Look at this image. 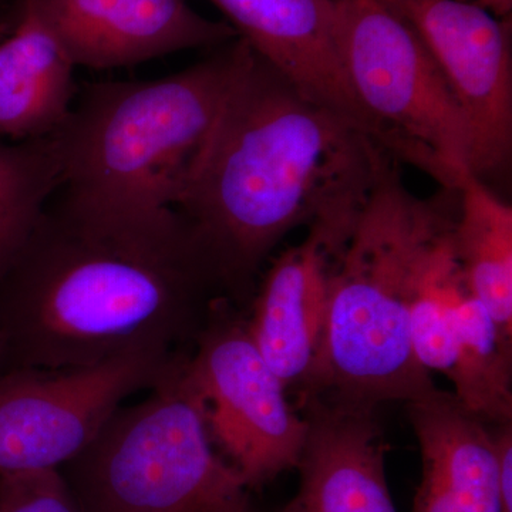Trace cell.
I'll list each match as a JSON object with an SVG mask.
<instances>
[{"instance_id": "obj_1", "label": "cell", "mask_w": 512, "mask_h": 512, "mask_svg": "<svg viewBox=\"0 0 512 512\" xmlns=\"http://www.w3.org/2000/svg\"><path fill=\"white\" fill-rule=\"evenodd\" d=\"M220 296L177 211L110 214L53 195L0 276L8 370L94 366L138 346L183 350Z\"/></svg>"}, {"instance_id": "obj_2", "label": "cell", "mask_w": 512, "mask_h": 512, "mask_svg": "<svg viewBox=\"0 0 512 512\" xmlns=\"http://www.w3.org/2000/svg\"><path fill=\"white\" fill-rule=\"evenodd\" d=\"M386 157L249 46L175 211L239 306L289 232L355 217Z\"/></svg>"}, {"instance_id": "obj_3", "label": "cell", "mask_w": 512, "mask_h": 512, "mask_svg": "<svg viewBox=\"0 0 512 512\" xmlns=\"http://www.w3.org/2000/svg\"><path fill=\"white\" fill-rule=\"evenodd\" d=\"M248 52L238 36L171 76L84 84L52 134L56 197L110 214L175 211Z\"/></svg>"}, {"instance_id": "obj_4", "label": "cell", "mask_w": 512, "mask_h": 512, "mask_svg": "<svg viewBox=\"0 0 512 512\" xmlns=\"http://www.w3.org/2000/svg\"><path fill=\"white\" fill-rule=\"evenodd\" d=\"M457 210V190L421 200L384 158L333 269L325 375L313 396L379 409L436 387L414 356L410 308L421 259Z\"/></svg>"}, {"instance_id": "obj_5", "label": "cell", "mask_w": 512, "mask_h": 512, "mask_svg": "<svg viewBox=\"0 0 512 512\" xmlns=\"http://www.w3.org/2000/svg\"><path fill=\"white\" fill-rule=\"evenodd\" d=\"M187 357L178 353L146 399L121 406L60 468L82 512H255L215 450Z\"/></svg>"}, {"instance_id": "obj_6", "label": "cell", "mask_w": 512, "mask_h": 512, "mask_svg": "<svg viewBox=\"0 0 512 512\" xmlns=\"http://www.w3.org/2000/svg\"><path fill=\"white\" fill-rule=\"evenodd\" d=\"M335 5L340 57L377 146L457 190L473 173L470 131L416 30L389 0Z\"/></svg>"}, {"instance_id": "obj_7", "label": "cell", "mask_w": 512, "mask_h": 512, "mask_svg": "<svg viewBox=\"0 0 512 512\" xmlns=\"http://www.w3.org/2000/svg\"><path fill=\"white\" fill-rule=\"evenodd\" d=\"M187 367L215 446L248 488L296 468L306 420L256 348L247 316L227 296L212 302Z\"/></svg>"}, {"instance_id": "obj_8", "label": "cell", "mask_w": 512, "mask_h": 512, "mask_svg": "<svg viewBox=\"0 0 512 512\" xmlns=\"http://www.w3.org/2000/svg\"><path fill=\"white\" fill-rule=\"evenodd\" d=\"M183 350L138 346L99 365L0 376V476L60 470L134 393L157 386Z\"/></svg>"}, {"instance_id": "obj_9", "label": "cell", "mask_w": 512, "mask_h": 512, "mask_svg": "<svg viewBox=\"0 0 512 512\" xmlns=\"http://www.w3.org/2000/svg\"><path fill=\"white\" fill-rule=\"evenodd\" d=\"M416 30L466 117L471 171L504 170L512 148L510 19L466 0H389Z\"/></svg>"}, {"instance_id": "obj_10", "label": "cell", "mask_w": 512, "mask_h": 512, "mask_svg": "<svg viewBox=\"0 0 512 512\" xmlns=\"http://www.w3.org/2000/svg\"><path fill=\"white\" fill-rule=\"evenodd\" d=\"M355 222L312 224L305 241L275 259L251 301L256 348L299 399L318 393L325 375L333 269Z\"/></svg>"}, {"instance_id": "obj_11", "label": "cell", "mask_w": 512, "mask_h": 512, "mask_svg": "<svg viewBox=\"0 0 512 512\" xmlns=\"http://www.w3.org/2000/svg\"><path fill=\"white\" fill-rule=\"evenodd\" d=\"M74 66L120 69L237 39L185 0H25Z\"/></svg>"}, {"instance_id": "obj_12", "label": "cell", "mask_w": 512, "mask_h": 512, "mask_svg": "<svg viewBox=\"0 0 512 512\" xmlns=\"http://www.w3.org/2000/svg\"><path fill=\"white\" fill-rule=\"evenodd\" d=\"M306 420L299 487L281 512H397L376 407L325 394L298 400Z\"/></svg>"}, {"instance_id": "obj_13", "label": "cell", "mask_w": 512, "mask_h": 512, "mask_svg": "<svg viewBox=\"0 0 512 512\" xmlns=\"http://www.w3.org/2000/svg\"><path fill=\"white\" fill-rule=\"evenodd\" d=\"M210 2L238 36L303 96L353 121L376 143L340 57L335 0Z\"/></svg>"}, {"instance_id": "obj_14", "label": "cell", "mask_w": 512, "mask_h": 512, "mask_svg": "<svg viewBox=\"0 0 512 512\" xmlns=\"http://www.w3.org/2000/svg\"><path fill=\"white\" fill-rule=\"evenodd\" d=\"M406 404L423 461L412 512H501L494 426L437 387Z\"/></svg>"}, {"instance_id": "obj_15", "label": "cell", "mask_w": 512, "mask_h": 512, "mask_svg": "<svg viewBox=\"0 0 512 512\" xmlns=\"http://www.w3.org/2000/svg\"><path fill=\"white\" fill-rule=\"evenodd\" d=\"M74 69L35 10L20 0L18 23L0 40V134L15 141L55 134L72 110Z\"/></svg>"}, {"instance_id": "obj_16", "label": "cell", "mask_w": 512, "mask_h": 512, "mask_svg": "<svg viewBox=\"0 0 512 512\" xmlns=\"http://www.w3.org/2000/svg\"><path fill=\"white\" fill-rule=\"evenodd\" d=\"M453 242L468 291L512 339V208L470 173L457 187Z\"/></svg>"}, {"instance_id": "obj_17", "label": "cell", "mask_w": 512, "mask_h": 512, "mask_svg": "<svg viewBox=\"0 0 512 512\" xmlns=\"http://www.w3.org/2000/svg\"><path fill=\"white\" fill-rule=\"evenodd\" d=\"M456 362L448 376L454 396L491 426L512 423V339L468 291L454 303Z\"/></svg>"}, {"instance_id": "obj_18", "label": "cell", "mask_w": 512, "mask_h": 512, "mask_svg": "<svg viewBox=\"0 0 512 512\" xmlns=\"http://www.w3.org/2000/svg\"><path fill=\"white\" fill-rule=\"evenodd\" d=\"M60 180L52 136L0 143V276L28 241Z\"/></svg>"}, {"instance_id": "obj_19", "label": "cell", "mask_w": 512, "mask_h": 512, "mask_svg": "<svg viewBox=\"0 0 512 512\" xmlns=\"http://www.w3.org/2000/svg\"><path fill=\"white\" fill-rule=\"evenodd\" d=\"M454 222L441 232L421 259L410 308L414 356L424 369L447 377L456 362L454 303L464 284L454 251Z\"/></svg>"}, {"instance_id": "obj_20", "label": "cell", "mask_w": 512, "mask_h": 512, "mask_svg": "<svg viewBox=\"0 0 512 512\" xmlns=\"http://www.w3.org/2000/svg\"><path fill=\"white\" fill-rule=\"evenodd\" d=\"M0 512H82L60 470L0 476Z\"/></svg>"}, {"instance_id": "obj_21", "label": "cell", "mask_w": 512, "mask_h": 512, "mask_svg": "<svg viewBox=\"0 0 512 512\" xmlns=\"http://www.w3.org/2000/svg\"><path fill=\"white\" fill-rule=\"evenodd\" d=\"M501 468V512H512V423L494 426Z\"/></svg>"}, {"instance_id": "obj_22", "label": "cell", "mask_w": 512, "mask_h": 512, "mask_svg": "<svg viewBox=\"0 0 512 512\" xmlns=\"http://www.w3.org/2000/svg\"><path fill=\"white\" fill-rule=\"evenodd\" d=\"M483 8L500 19H510L512 0H477Z\"/></svg>"}]
</instances>
